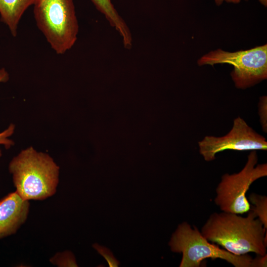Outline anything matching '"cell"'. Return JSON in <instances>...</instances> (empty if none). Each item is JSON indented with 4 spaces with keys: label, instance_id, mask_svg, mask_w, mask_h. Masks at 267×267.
I'll return each mask as SVG.
<instances>
[{
    "label": "cell",
    "instance_id": "obj_10",
    "mask_svg": "<svg viewBox=\"0 0 267 267\" xmlns=\"http://www.w3.org/2000/svg\"><path fill=\"white\" fill-rule=\"evenodd\" d=\"M96 9L102 13L111 26L114 27L122 37L124 46L130 48L132 45V37L125 21L119 15L112 0H90Z\"/></svg>",
    "mask_w": 267,
    "mask_h": 267
},
{
    "label": "cell",
    "instance_id": "obj_4",
    "mask_svg": "<svg viewBox=\"0 0 267 267\" xmlns=\"http://www.w3.org/2000/svg\"><path fill=\"white\" fill-rule=\"evenodd\" d=\"M169 245L172 252L182 255L180 267H199L210 258L225 260L235 267H252L253 258L248 254L237 255L206 239L195 226L184 222L173 233Z\"/></svg>",
    "mask_w": 267,
    "mask_h": 267
},
{
    "label": "cell",
    "instance_id": "obj_12",
    "mask_svg": "<svg viewBox=\"0 0 267 267\" xmlns=\"http://www.w3.org/2000/svg\"><path fill=\"white\" fill-rule=\"evenodd\" d=\"M50 262L58 267H78L74 254L69 251L56 253Z\"/></svg>",
    "mask_w": 267,
    "mask_h": 267
},
{
    "label": "cell",
    "instance_id": "obj_14",
    "mask_svg": "<svg viewBox=\"0 0 267 267\" xmlns=\"http://www.w3.org/2000/svg\"><path fill=\"white\" fill-rule=\"evenodd\" d=\"M92 246L99 254L104 258L109 267H118L119 262L115 259L112 253L108 248L101 246L97 243L94 244Z\"/></svg>",
    "mask_w": 267,
    "mask_h": 267
},
{
    "label": "cell",
    "instance_id": "obj_15",
    "mask_svg": "<svg viewBox=\"0 0 267 267\" xmlns=\"http://www.w3.org/2000/svg\"><path fill=\"white\" fill-rule=\"evenodd\" d=\"M267 97L260 98L259 102V114L261 123L265 132H267Z\"/></svg>",
    "mask_w": 267,
    "mask_h": 267
},
{
    "label": "cell",
    "instance_id": "obj_3",
    "mask_svg": "<svg viewBox=\"0 0 267 267\" xmlns=\"http://www.w3.org/2000/svg\"><path fill=\"white\" fill-rule=\"evenodd\" d=\"M37 25L55 52L63 54L74 45L79 25L73 0H36Z\"/></svg>",
    "mask_w": 267,
    "mask_h": 267
},
{
    "label": "cell",
    "instance_id": "obj_17",
    "mask_svg": "<svg viewBox=\"0 0 267 267\" xmlns=\"http://www.w3.org/2000/svg\"><path fill=\"white\" fill-rule=\"evenodd\" d=\"M215 1L217 5H220L224 1L227 2L237 3L240 1V0H215Z\"/></svg>",
    "mask_w": 267,
    "mask_h": 267
},
{
    "label": "cell",
    "instance_id": "obj_19",
    "mask_svg": "<svg viewBox=\"0 0 267 267\" xmlns=\"http://www.w3.org/2000/svg\"><path fill=\"white\" fill-rule=\"evenodd\" d=\"M244 0L247 1V0Z\"/></svg>",
    "mask_w": 267,
    "mask_h": 267
},
{
    "label": "cell",
    "instance_id": "obj_11",
    "mask_svg": "<svg viewBox=\"0 0 267 267\" xmlns=\"http://www.w3.org/2000/svg\"><path fill=\"white\" fill-rule=\"evenodd\" d=\"M248 200L252 205L251 209L267 229V197L258 194L251 193Z\"/></svg>",
    "mask_w": 267,
    "mask_h": 267
},
{
    "label": "cell",
    "instance_id": "obj_8",
    "mask_svg": "<svg viewBox=\"0 0 267 267\" xmlns=\"http://www.w3.org/2000/svg\"><path fill=\"white\" fill-rule=\"evenodd\" d=\"M29 201L16 192L0 200V239L15 234L26 222L29 212Z\"/></svg>",
    "mask_w": 267,
    "mask_h": 267
},
{
    "label": "cell",
    "instance_id": "obj_6",
    "mask_svg": "<svg viewBox=\"0 0 267 267\" xmlns=\"http://www.w3.org/2000/svg\"><path fill=\"white\" fill-rule=\"evenodd\" d=\"M223 63L233 66L231 76L236 88L244 89L253 86L267 78V45L233 52L218 49L197 61L199 66Z\"/></svg>",
    "mask_w": 267,
    "mask_h": 267
},
{
    "label": "cell",
    "instance_id": "obj_5",
    "mask_svg": "<svg viewBox=\"0 0 267 267\" xmlns=\"http://www.w3.org/2000/svg\"><path fill=\"white\" fill-rule=\"evenodd\" d=\"M258 160L256 151L252 150L239 172L222 175L216 188L214 200L222 211L239 215L250 210L246 193L255 180L267 176V163L257 164Z\"/></svg>",
    "mask_w": 267,
    "mask_h": 267
},
{
    "label": "cell",
    "instance_id": "obj_18",
    "mask_svg": "<svg viewBox=\"0 0 267 267\" xmlns=\"http://www.w3.org/2000/svg\"><path fill=\"white\" fill-rule=\"evenodd\" d=\"M261 3H262L265 6L267 5V0H259Z\"/></svg>",
    "mask_w": 267,
    "mask_h": 267
},
{
    "label": "cell",
    "instance_id": "obj_16",
    "mask_svg": "<svg viewBox=\"0 0 267 267\" xmlns=\"http://www.w3.org/2000/svg\"><path fill=\"white\" fill-rule=\"evenodd\" d=\"M257 256L253 259L252 267H266L267 266V254L264 256Z\"/></svg>",
    "mask_w": 267,
    "mask_h": 267
},
{
    "label": "cell",
    "instance_id": "obj_1",
    "mask_svg": "<svg viewBox=\"0 0 267 267\" xmlns=\"http://www.w3.org/2000/svg\"><path fill=\"white\" fill-rule=\"evenodd\" d=\"M245 217L223 212L213 213L200 231L210 242L229 252L242 255L266 254L267 229L251 209Z\"/></svg>",
    "mask_w": 267,
    "mask_h": 267
},
{
    "label": "cell",
    "instance_id": "obj_13",
    "mask_svg": "<svg viewBox=\"0 0 267 267\" xmlns=\"http://www.w3.org/2000/svg\"><path fill=\"white\" fill-rule=\"evenodd\" d=\"M8 79V75L4 69H0V83L5 82ZM14 126L10 125L9 127L0 133V144H3L6 149L9 148L11 145L14 144V142L7 138L13 133ZM1 156V152L0 150V157Z\"/></svg>",
    "mask_w": 267,
    "mask_h": 267
},
{
    "label": "cell",
    "instance_id": "obj_9",
    "mask_svg": "<svg viewBox=\"0 0 267 267\" xmlns=\"http://www.w3.org/2000/svg\"><path fill=\"white\" fill-rule=\"evenodd\" d=\"M36 0H0L1 20L8 27L15 36L18 24L27 8L34 5Z\"/></svg>",
    "mask_w": 267,
    "mask_h": 267
},
{
    "label": "cell",
    "instance_id": "obj_2",
    "mask_svg": "<svg viewBox=\"0 0 267 267\" xmlns=\"http://www.w3.org/2000/svg\"><path fill=\"white\" fill-rule=\"evenodd\" d=\"M16 192L23 199L43 200L53 195L59 168L48 155L30 147L14 157L9 165Z\"/></svg>",
    "mask_w": 267,
    "mask_h": 267
},
{
    "label": "cell",
    "instance_id": "obj_7",
    "mask_svg": "<svg viewBox=\"0 0 267 267\" xmlns=\"http://www.w3.org/2000/svg\"><path fill=\"white\" fill-rule=\"evenodd\" d=\"M199 153L208 162L214 160L216 155L226 150L237 151L267 150V142L241 118L233 121V126L226 135L221 137L206 136L198 142Z\"/></svg>",
    "mask_w": 267,
    "mask_h": 267
}]
</instances>
